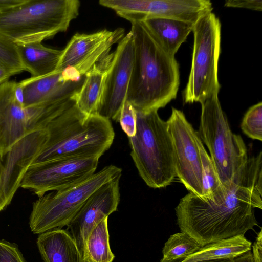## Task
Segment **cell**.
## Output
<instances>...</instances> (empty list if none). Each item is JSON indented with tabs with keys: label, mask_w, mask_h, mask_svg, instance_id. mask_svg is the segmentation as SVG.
<instances>
[{
	"label": "cell",
	"mask_w": 262,
	"mask_h": 262,
	"mask_svg": "<svg viewBox=\"0 0 262 262\" xmlns=\"http://www.w3.org/2000/svg\"><path fill=\"white\" fill-rule=\"evenodd\" d=\"M124 30H102L91 34H74L62 53L56 70L71 68L79 77L107 57L113 45L124 37Z\"/></svg>",
	"instance_id": "cell-14"
},
{
	"label": "cell",
	"mask_w": 262,
	"mask_h": 262,
	"mask_svg": "<svg viewBox=\"0 0 262 262\" xmlns=\"http://www.w3.org/2000/svg\"><path fill=\"white\" fill-rule=\"evenodd\" d=\"M2 160L0 158V178L1 176V174H2V171H3V164L2 163Z\"/></svg>",
	"instance_id": "cell-36"
},
{
	"label": "cell",
	"mask_w": 262,
	"mask_h": 262,
	"mask_svg": "<svg viewBox=\"0 0 262 262\" xmlns=\"http://www.w3.org/2000/svg\"><path fill=\"white\" fill-rule=\"evenodd\" d=\"M201 248L198 242L185 232L175 233L165 243L160 262H182Z\"/></svg>",
	"instance_id": "cell-24"
},
{
	"label": "cell",
	"mask_w": 262,
	"mask_h": 262,
	"mask_svg": "<svg viewBox=\"0 0 262 262\" xmlns=\"http://www.w3.org/2000/svg\"><path fill=\"white\" fill-rule=\"evenodd\" d=\"M120 174L121 168L109 165L78 183L39 196L30 216L31 231L40 234L67 226L94 191Z\"/></svg>",
	"instance_id": "cell-8"
},
{
	"label": "cell",
	"mask_w": 262,
	"mask_h": 262,
	"mask_svg": "<svg viewBox=\"0 0 262 262\" xmlns=\"http://www.w3.org/2000/svg\"><path fill=\"white\" fill-rule=\"evenodd\" d=\"M232 262H254L251 250L234 258Z\"/></svg>",
	"instance_id": "cell-34"
},
{
	"label": "cell",
	"mask_w": 262,
	"mask_h": 262,
	"mask_svg": "<svg viewBox=\"0 0 262 262\" xmlns=\"http://www.w3.org/2000/svg\"><path fill=\"white\" fill-rule=\"evenodd\" d=\"M253 256L254 262H262V235L257 234L256 240L252 246Z\"/></svg>",
	"instance_id": "cell-31"
},
{
	"label": "cell",
	"mask_w": 262,
	"mask_h": 262,
	"mask_svg": "<svg viewBox=\"0 0 262 262\" xmlns=\"http://www.w3.org/2000/svg\"><path fill=\"white\" fill-rule=\"evenodd\" d=\"M19 73L17 71L0 66V84L8 81L12 76Z\"/></svg>",
	"instance_id": "cell-32"
},
{
	"label": "cell",
	"mask_w": 262,
	"mask_h": 262,
	"mask_svg": "<svg viewBox=\"0 0 262 262\" xmlns=\"http://www.w3.org/2000/svg\"><path fill=\"white\" fill-rule=\"evenodd\" d=\"M262 152L248 158L231 184L208 199L189 192L175 208L182 232L201 247L244 235L257 226L254 208L262 209Z\"/></svg>",
	"instance_id": "cell-1"
},
{
	"label": "cell",
	"mask_w": 262,
	"mask_h": 262,
	"mask_svg": "<svg viewBox=\"0 0 262 262\" xmlns=\"http://www.w3.org/2000/svg\"><path fill=\"white\" fill-rule=\"evenodd\" d=\"M225 6L261 11L262 1L261 0H228L225 2Z\"/></svg>",
	"instance_id": "cell-30"
},
{
	"label": "cell",
	"mask_w": 262,
	"mask_h": 262,
	"mask_svg": "<svg viewBox=\"0 0 262 262\" xmlns=\"http://www.w3.org/2000/svg\"><path fill=\"white\" fill-rule=\"evenodd\" d=\"M136 134L128 138L130 156L148 187H166L176 177L172 142L167 122L156 110L136 111Z\"/></svg>",
	"instance_id": "cell-5"
},
{
	"label": "cell",
	"mask_w": 262,
	"mask_h": 262,
	"mask_svg": "<svg viewBox=\"0 0 262 262\" xmlns=\"http://www.w3.org/2000/svg\"><path fill=\"white\" fill-rule=\"evenodd\" d=\"M14 96L17 102L24 106V89L19 82H17L14 90Z\"/></svg>",
	"instance_id": "cell-33"
},
{
	"label": "cell",
	"mask_w": 262,
	"mask_h": 262,
	"mask_svg": "<svg viewBox=\"0 0 262 262\" xmlns=\"http://www.w3.org/2000/svg\"><path fill=\"white\" fill-rule=\"evenodd\" d=\"M16 47L23 66L31 77H40L54 72L62 53V50L46 47L40 42Z\"/></svg>",
	"instance_id": "cell-21"
},
{
	"label": "cell",
	"mask_w": 262,
	"mask_h": 262,
	"mask_svg": "<svg viewBox=\"0 0 262 262\" xmlns=\"http://www.w3.org/2000/svg\"><path fill=\"white\" fill-rule=\"evenodd\" d=\"M99 158H63L31 165L20 187L32 190L39 197L49 191L64 189L94 174Z\"/></svg>",
	"instance_id": "cell-11"
},
{
	"label": "cell",
	"mask_w": 262,
	"mask_h": 262,
	"mask_svg": "<svg viewBox=\"0 0 262 262\" xmlns=\"http://www.w3.org/2000/svg\"><path fill=\"white\" fill-rule=\"evenodd\" d=\"M173 148L176 177L189 192L203 196V173L198 132L182 111L172 108L166 121Z\"/></svg>",
	"instance_id": "cell-12"
},
{
	"label": "cell",
	"mask_w": 262,
	"mask_h": 262,
	"mask_svg": "<svg viewBox=\"0 0 262 262\" xmlns=\"http://www.w3.org/2000/svg\"><path fill=\"white\" fill-rule=\"evenodd\" d=\"M80 7L78 0H23L0 12V36L15 45L42 42L66 31Z\"/></svg>",
	"instance_id": "cell-4"
},
{
	"label": "cell",
	"mask_w": 262,
	"mask_h": 262,
	"mask_svg": "<svg viewBox=\"0 0 262 262\" xmlns=\"http://www.w3.org/2000/svg\"><path fill=\"white\" fill-rule=\"evenodd\" d=\"M15 81L0 84V158L28 134L44 129L71 102V99L24 107L16 100Z\"/></svg>",
	"instance_id": "cell-9"
},
{
	"label": "cell",
	"mask_w": 262,
	"mask_h": 262,
	"mask_svg": "<svg viewBox=\"0 0 262 262\" xmlns=\"http://www.w3.org/2000/svg\"><path fill=\"white\" fill-rule=\"evenodd\" d=\"M84 76L80 80H66L62 71L40 77H30L20 82L24 89V106L53 103L70 99L81 87Z\"/></svg>",
	"instance_id": "cell-17"
},
{
	"label": "cell",
	"mask_w": 262,
	"mask_h": 262,
	"mask_svg": "<svg viewBox=\"0 0 262 262\" xmlns=\"http://www.w3.org/2000/svg\"><path fill=\"white\" fill-rule=\"evenodd\" d=\"M0 66L20 73L25 71L20 59L16 45L0 36Z\"/></svg>",
	"instance_id": "cell-27"
},
{
	"label": "cell",
	"mask_w": 262,
	"mask_h": 262,
	"mask_svg": "<svg viewBox=\"0 0 262 262\" xmlns=\"http://www.w3.org/2000/svg\"><path fill=\"white\" fill-rule=\"evenodd\" d=\"M121 177L117 176L94 191L67 226L76 244L79 262H85L86 243L92 230L102 219L117 210Z\"/></svg>",
	"instance_id": "cell-15"
},
{
	"label": "cell",
	"mask_w": 262,
	"mask_h": 262,
	"mask_svg": "<svg viewBox=\"0 0 262 262\" xmlns=\"http://www.w3.org/2000/svg\"><path fill=\"white\" fill-rule=\"evenodd\" d=\"M251 242L244 235L208 244L182 262H198L221 259H232L251 250Z\"/></svg>",
	"instance_id": "cell-22"
},
{
	"label": "cell",
	"mask_w": 262,
	"mask_h": 262,
	"mask_svg": "<svg viewBox=\"0 0 262 262\" xmlns=\"http://www.w3.org/2000/svg\"><path fill=\"white\" fill-rule=\"evenodd\" d=\"M45 128L47 140L32 165L63 158H100L115 137L110 120L98 114L84 115L73 100Z\"/></svg>",
	"instance_id": "cell-3"
},
{
	"label": "cell",
	"mask_w": 262,
	"mask_h": 262,
	"mask_svg": "<svg viewBox=\"0 0 262 262\" xmlns=\"http://www.w3.org/2000/svg\"><path fill=\"white\" fill-rule=\"evenodd\" d=\"M196 142L200 151L203 173V196L201 197L211 199L223 189V185L198 134Z\"/></svg>",
	"instance_id": "cell-25"
},
{
	"label": "cell",
	"mask_w": 262,
	"mask_h": 262,
	"mask_svg": "<svg viewBox=\"0 0 262 262\" xmlns=\"http://www.w3.org/2000/svg\"><path fill=\"white\" fill-rule=\"evenodd\" d=\"M112 57V54L94 66L84 75L79 90L71 97L79 111L88 117L98 114Z\"/></svg>",
	"instance_id": "cell-18"
},
{
	"label": "cell",
	"mask_w": 262,
	"mask_h": 262,
	"mask_svg": "<svg viewBox=\"0 0 262 262\" xmlns=\"http://www.w3.org/2000/svg\"><path fill=\"white\" fill-rule=\"evenodd\" d=\"M108 217L102 219L89 234L85 247V262H113L115 255L110 245Z\"/></svg>",
	"instance_id": "cell-23"
},
{
	"label": "cell",
	"mask_w": 262,
	"mask_h": 262,
	"mask_svg": "<svg viewBox=\"0 0 262 262\" xmlns=\"http://www.w3.org/2000/svg\"><path fill=\"white\" fill-rule=\"evenodd\" d=\"M198 134L209 149L220 181L227 187L246 164L248 157L243 139L230 129L218 95L201 103Z\"/></svg>",
	"instance_id": "cell-6"
},
{
	"label": "cell",
	"mask_w": 262,
	"mask_h": 262,
	"mask_svg": "<svg viewBox=\"0 0 262 262\" xmlns=\"http://www.w3.org/2000/svg\"><path fill=\"white\" fill-rule=\"evenodd\" d=\"M0 262H25L17 245L0 241Z\"/></svg>",
	"instance_id": "cell-29"
},
{
	"label": "cell",
	"mask_w": 262,
	"mask_h": 262,
	"mask_svg": "<svg viewBox=\"0 0 262 262\" xmlns=\"http://www.w3.org/2000/svg\"><path fill=\"white\" fill-rule=\"evenodd\" d=\"M48 137L46 128L32 132L18 140L5 155L0 178V212L10 204Z\"/></svg>",
	"instance_id": "cell-16"
},
{
	"label": "cell",
	"mask_w": 262,
	"mask_h": 262,
	"mask_svg": "<svg viewBox=\"0 0 262 262\" xmlns=\"http://www.w3.org/2000/svg\"><path fill=\"white\" fill-rule=\"evenodd\" d=\"M118 122L128 138L135 136L136 131V111L133 105L125 101L121 109Z\"/></svg>",
	"instance_id": "cell-28"
},
{
	"label": "cell",
	"mask_w": 262,
	"mask_h": 262,
	"mask_svg": "<svg viewBox=\"0 0 262 262\" xmlns=\"http://www.w3.org/2000/svg\"><path fill=\"white\" fill-rule=\"evenodd\" d=\"M36 243L44 262H79L76 244L67 229L58 228L41 233Z\"/></svg>",
	"instance_id": "cell-19"
},
{
	"label": "cell",
	"mask_w": 262,
	"mask_h": 262,
	"mask_svg": "<svg viewBox=\"0 0 262 262\" xmlns=\"http://www.w3.org/2000/svg\"><path fill=\"white\" fill-rule=\"evenodd\" d=\"M233 259H216V260H208V261H198V262H232Z\"/></svg>",
	"instance_id": "cell-35"
},
{
	"label": "cell",
	"mask_w": 262,
	"mask_h": 262,
	"mask_svg": "<svg viewBox=\"0 0 262 262\" xmlns=\"http://www.w3.org/2000/svg\"><path fill=\"white\" fill-rule=\"evenodd\" d=\"M143 23L159 45L173 56L192 31L194 25L189 22L167 18H151Z\"/></svg>",
	"instance_id": "cell-20"
},
{
	"label": "cell",
	"mask_w": 262,
	"mask_h": 262,
	"mask_svg": "<svg viewBox=\"0 0 262 262\" xmlns=\"http://www.w3.org/2000/svg\"><path fill=\"white\" fill-rule=\"evenodd\" d=\"M134 61V49L129 32L118 43L108 68L98 114L118 122L126 100Z\"/></svg>",
	"instance_id": "cell-13"
},
{
	"label": "cell",
	"mask_w": 262,
	"mask_h": 262,
	"mask_svg": "<svg viewBox=\"0 0 262 262\" xmlns=\"http://www.w3.org/2000/svg\"><path fill=\"white\" fill-rule=\"evenodd\" d=\"M194 42L188 80L183 93L185 103L201 104L218 95L221 84L218 64L221 52V24L212 12L193 25Z\"/></svg>",
	"instance_id": "cell-7"
},
{
	"label": "cell",
	"mask_w": 262,
	"mask_h": 262,
	"mask_svg": "<svg viewBox=\"0 0 262 262\" xmlns=\"http://www.w3.org/2000/svg\"><path fill=\"white\" fill-rule=\"evenodd\" d=\"M241 127L248 137L262 141V102L250 107L245 113Z\"/></svg>",
	"instance_id": "cell-26"
},
{
	"label": "cell",
	"mask_w": 262,
	"mask_h": 262,
	"mask_svg": "<svg viewBox=\"0 0 262 262\" xmlns=\"http://www.w3.org/2000/svg\"><path fill=\"white\" fill-rule=\"evenodd\" d=\"M134 61L126 101L136 111H158L177 97L179 66L165 52L143 22L132 23Z\"/></svg>",
	"instance_id": "cell-2"
},
{
	"label": "cell",
	"mask_w": 262,
	"mask_h": 262,
	"mask_svg": "<svg viewBox=\"0 0 262 262\" xmlns=\"http://www.w3.org/2000/svg\"><path fill=\"white\" fill-rule=\"evenodd\" d=\"M99 4L113 10L131 24L151 18L175 19L194 24L213 10L209 0H100Z\"/></svg>",
	"instance_id": "cell-10"
}]
</instances>
